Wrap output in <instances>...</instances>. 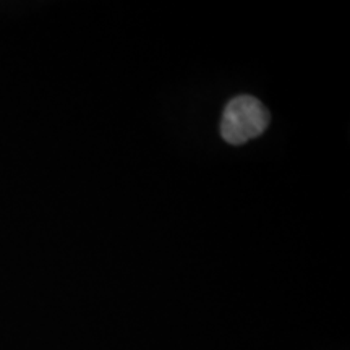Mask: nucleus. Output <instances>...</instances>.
I'll return each instance as SVG.
<instances>
[{
    "label": "nucleus",
    "instance_id": "obj_1",
    "mask_svg": "<svg viewBox=\"0 0 350 350\" xmlns=\"http://www.w3.org/2000/svg\"><path fill=\"white\" fill-rule=\"evenodd\" d=\"M269 125V112L253 96H237L222 113L221 137L230 144H243L258 138Z\"/></svg>",
    "mask_w": 350,
    "mask_h": 350
}]
</instances>
